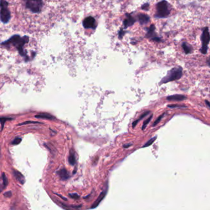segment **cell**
<instances>
[{"mask_svg":"<svg viewBox=\"0 0 210 210\" xmlns=\"http://www.w3.org/2000/svg\"><path fill=\"white\" fill-rule=\"evenodd\" d=\"M30 37L25 35L21 36L19 35H13L9 39L0 43V45L6 48L10 49L11 48H15L18 54L23 58L26 62H28L30 60V57L28 56L27 52L25 51L24 46L29 42Z\"/></svg>","mask_w":210,"mask_h":210,"instance_id":"obj_1","label":"cell"},{"mask_svg":"<svg viewBox=\"0 0 210 210\" xmlns=\"http://www.w3.org/2000/svg\"><path fill=\"white\" fill-rule=\"evenodd\" d=\"M182 68L181 66L174 67L168 72L167 75L162 78L159 84L161 85L171 82L176 81V80L179 79L182 77Z\"/></svg>","mask_w":210,"mask_h":210,"instance_id":"obj_2","label":"cell"},{"mask_svg":"<svg viewBox=\"0 0 210 210\" xmlns=\"http://www.w3.org/2000/svg\"><path fill=\"white\" fill-rule=\"evenodd\" d=\"M171 13V5L166 0H162L156 4V13L155 17L164 18L168 17Z\"/></svg>","mask_w":210,"mask_h":210,"instance_id":"obj_3","label":"cell"},{"mask_svg":"<svg viewBox=\"0 0 210 210\" xmlns=\"http://www.w3.org/2000/svg\"><path fill=\"white\" fill-rule=\"evenodd\" d=\"M9 3L6 0H0V22L8 23L11 19V13L8 8Z\"/></svg>","mask_w":210,"mask_h":210,"instance_id":"obj_4","label":"cell"},{"mask_svg":"<svg viewBox=\"0 0 210 210\" xmlns=\"http://www.w3.org/2000/svg\"><path fill=\"white\" fill-rule=\"evenodd\" d=\"M26 8L34 14H39L44 6L43 0H23Z\"/></svg>","mask_w":210,"mask_h":210,"instance_id":"obj_5","label":"cell"},{"mask_svg":"<svg viewBox=\"0 0 210 210\" xmlns=\"http://www.w3.org/2000/svg\"><path fill=\"white\" fill-rule=\"evenodd\" d=\"M201 48L200 49V52L203 54H206L208 49V45L210 40L209 28L208 27H205L203 30V33L201 36Z\"/></svg>","mask_w":210,"mask_h":210,"instance_id":"obj_6","label":"cell"},{"mask_svg":"<svg viewBox=\"0 0 210 210\" xmlns=\"http://www.w3.org/2000/svg\"><path fill=\"white\" fill-rule=\"evenodd\" d=\"M145 38L150 40L151 41H153L158 43L162 41L161 38L159 37L157 35V33L155 32V26L154 24H152L149 28H147Z\"/></svg>","mask_w":210,"mask_h":210,"instance_id":"obj_7","label":"cell"},{"mask_svg":"<svg viewBox=\"0 0 210 210\" xmlns=\"http://www.w3.org/2000/svg\"><path fill=\"white\" fill-rule=\"evenodd\" d=\"M83 26L85 29H92L94 30L97 26L95 18L92 16H88L83 21Z\"/></svg>","mask_w":210,"mask_h":210,"instance_id":"obj_8","label":"cell"},{"mask_svg":"<svg viewBox=\"0 0 210 210\" xmlns=\"http://www.w3.org/2000/svg\"><path fill=\"white\" fill-rule=\"evenodd\" d=\"M126 18H125L124 21H123V26H124V28H128L129 27L133 26V25L136 22V18L132 16L131 14L126 13Z\"/></svg>","mask_w":210,"mask_h":210,"instance_id":"obj_9","label":"cell"},{"mask_svg":"<svg viewBox=\"0 0 210 210\" xmlns=\"http://www.w3.org/2000/svg\"><path fill=\"white\" fill-rule=\"evenodd\" d=\"M137 19L140 26H144L150 22V17L145 14L139 13L137 16Z\"/></svg>","mask_w":210,"mask_h":210,"instance_id":"obj_10","label":"cell"},{"mask_svg":"<svg viewBox=\"0 0 210 210\" xmlns=\"http://www.w3.org/2000/svg\"><path fill=\"white\" fill-rule=\"evenodd\" d=\"M107 192V190H105L104 192H101L99 195V197L97 198V199L96 200V201L92 204V205L91 206V208H96V207H97L99 206V205L100 204V203L102 201V200L105 198V197H106V193Z\"/></svg>","mask_w":210,"mask_h":210,"instance_id":"obj_11","label":"cell"},{"mask_svg":"<svg viewBox=\"0 0 210 210\" xmlns=\"http://www.w3.org/2000/svg\"><path fill=\"white\" fill-rule=\"evenodd\" d=\"M13 175L14 177L16 179V180L20 182L21 184H24L25 182H26V179H25L24 176H23V175L21 173V172H18L17 170H14L13 171Z\"/></svg>","mask_w":210,"mask_h":210,"instance_id":"obj_12","label":"cell"},{"mask_svg":"<svg viewBox=\"0 0 210 210\" xmlns=\"http://www.w3.org/2000/svg\"><path fill=\"white\" fill-rule=\"evenodd\" d=\"M187 97L184 95L181 94H175V95H172L167 97V100L168 101H182L184 99H186Z\"/></svg>","mask_w":210,"mask_h":210,"instance_id":"obj_13","label":"cell"},{"mask_svg":"<svg viewBox=\"0 0 210 210\" xmlns=\"http://www.w3.org/2000/svg\"><path fill=\"white\" fill-rule=\"evenodd\" d=\"M57 173L59 175L61 179H62V180H67L70 177V175L69 174V172H68V171L64 168L59 170L57 172Z\"/></svg>","mask_w":210,"mask_h":210,"instance_id":"obj_14","label":"cell"},{"mask_svg":"<svg viewBox=\"0 0 210 210\" xmlns=\"http://www.w3.org/2000/svg\"><path fill=\"white\" fill-rule=\"evenodd\" d=\"M182 48L183 50H184V52L186 54H190L191 52H192V50H193V48H192V46H191L189 44H188V43H186V42L182 43Z\"/></svg>","mask_w":210,"mask_h":210,"instance_id":"obj_15","label":"cell"},{"mask_svg":"<svg viewBox=\"0 0 210 210\" xmlns=\"http://www.w3.org/2000/svg\"><path fill=\"white\" fill-rule=\"evenodd\" d=\"M36 118H43V119H48V120H54V116L52 115L48 114H41L35 115Z\"/></svg>","mask_w":210,"mask_h":210,"instance_id":"obj_16","label":"cell"},{"mask_svg":"<svg viewBox=\"0 0 210 210\" xmlns=\"http://www.w3.org/2000/svg\"><path fill=\"white\" fill-rule=\"evenodd\" d=\"M69 161V163L72 166L76 163V158L75 156V153H74V152L72 150H71L70 153Z\"/></svg>","mask_w":210,"mask_h":210,"instance_id":"obj_17","label":"cell"},{"mask_svg":"<svg viewBox=\"0 0 210 210\" xmlns=\"http://www.w3.org/2000/svg\"><path fill=\"white\" fill-rule=\"evenodd\" d=\"M150 113V111H147V112H144L143 115H140V118L138 120H136V121H134V122H133V128H134L136 126V125H138V122L140 120H142V119H143V118H144V117L145 116H147L148 115H149V114Z\"/></svg>","mask_w":210,"mask_h":210,"instance_id":"obj_18","label":"cell"},{"mask_svg":"<svg viewBox=\"0 0 210 210\" xmlns=\"http://www.w3.org/2000/svg\"><path fill=\"white\" fill-rule=\"evenodd\" d=\"M152 116H153V115H151L149 117V118H148L146 120H145V121H144V123H143V127H142V129H143V130H144L145 128H146V126H147L148 125V124H149V123H150V121L152 119Z\"/></svg>","mask_w":210,"mask_h":210,"instance_id":"obj_19","label":"cell"},{"mask_svg":"<svg viewBox=\"0 0 210 210\" xmlns=\"http://www.w3.org/2000/svg\"><path fill=\"white\" fill-rule=\"evenodd\" d=\"M156 139H157V137H153V138H152L150 139L149 141H147V143H145V144L144 145V146L143 147V148H145V147L150 146V145H152V144L154 143V141H155Z\"/></svg>","mask_w":210,"mask_h":210,"instance_id":"obj_20","label":"cell"},{"mask_svg":"<svg viewBox=\"0 0 210 210\" xmlns=\"http://www.w3.org/2000/svg\"><path fill=\"white\" fill-rule=\"evenodd\" d=\"M2 179H3V187L4 189L5 187H6L7 185L8 184V179L6 176L5 175L4 173H3V176H2Z\"/></svg>","mask_w":210,"mask_h":210,"instance_id":"obj_21","label":"cell"},{"mask_svg":"<svg viewBox=\"0 0 210 210\" xmlns=\"http://www.w3.org/2000/svg\"><path fill=\"white\" fill-rule=\"evenodd\" d=\"M126 33V32L125 30H123V28H120L119 32H118V38L120 40H122L123 38V36H125Z\"/></svg>","mask_w":210,"mask_h":210,"instance_id":"obj_22","label":"cell"},{"mask_svg":"<svg viewBox=\"0 0 210 210\" xmlns=\"http://www.w3.org/2000/svg\"><path fill=\"white\" fill-rule=\"evenodd\" d=\"M149 7H150V4L149 3H147L144 4L143 6H141V9L147 11H149Z\"/></svg>","mask_w":210,"mask_h":210,"instance_id":"obj_23","label":"cell"},{"mask_svg":"<svg viewBox=\"0 0 210 210\" xmlns=\"http://www.w3.org/2000/svg\"><path fill=\"white\" fill-rule=\"evenodd\" d=\"M165 115V114H162V115H160V116H159V117H158V118L155 120V122H154L153 123V126H155L157 125H158V123H159V122L160 121H161V120L163 118V116Z\"/></svg>","mask_w":210,"mask_h":210,"instance_id":"obj_24","label":"cell"},{"mask_svg":"<svg viewBox=\"0 0 210 210\" xmlns=\"http://www.w3.org/2000/svg\"><path fill=\"white\" fill-rule=\"evenodd\" d=\"M168 107L169 108H181V107H186V106H182V105H177V104L168 105Z\"/></svg>","mask_w":210,"mask_h":210,"instance_id":"obj_25","label":"cell"},{"mask_svg":"<svg viewBox=\"0 0 210 210\" xmlns=\"http://www.w3.org/2000/svg\"><path fill=\"white\" fill-rule=\"evenodd\" d=\"M12 120V118H0V123L1 124V126H2V129L4 127V123L6 122V121L7 120Z\"/></svg>","mask_w":210,"mask_h":210,"instance_id":"obj_26","label":"cell"},{"mask_svg":"<svg viewBox=\"0 0 210 210\" xmlns=\"http://www.w3.org/2000/svg\"><path fill=\"white\" fill-rule=\"evenodd\" d=\"M21 140H22V139H21V138H16V139H15L12 142V144H13V145H17V144L21 143Z\"/></svg>","mask_w":210,"mask_h":210,"instance_id":"obj_27","label":"cell"},{"mask_svg":"<svg viewBox=\"0 0 210 210\" xmlns=\"http://www.w3.org/2000/svg\"><path fill=\"white\" fill-rule=\"evenodd\" d=\"M69 196L74 199H78L79 198V196L77 194H70Z\"/></svg>","mask_w":210,"mask_h":210,"instance_id":"obj_28","label":"cell"},{"mask_svg":"<svg viewBox=\"0 0 210 210\" xmlns=\"http://www.w3.org/2000/svg\"><path fill=\"white\" fill-rule=\"evenodd\" d=\"M30 123H40V122H36V121H26L23 122L21 124H19L18 125H27V124H30Z\"/></svg>","mask_w":210,"mask_h":210,"instance_id":"obj_29","label":"cell"},{"mask_svg":"<svg viewBox=\"0 0 210 210\" xmlns=\"http://www.w3.org/2000/svg\"><path fill=\"white\" fill-rule=\"evenodd\" d=\"M12 195V193L11 192H8L4 194V196L6 197H10Z\"/></svg>","mask_w":210,"mask_h":210,"instance_id":"obj_30","label":"cell"},{"mask_svg":"<svg viewBox=\"0 0 210 210\" xmlns=\"http://www.w3.org/2000/svg\"><path fill=\"white\" fill-rule=\"evenodd\" d=\"M131 145H132V144H127V145H124V146H123V147H124V148H128V147H130Z\"/></svg>","mask_w":210,"mask_h":210,"instance_id":"obj_31","label":"cell"},{"mask_svg":"<svg viewBox=\"0 0 210 210\" xmlns=\"http://www.w3.org/2000/svg\"><path fill=\"white\" fill-rule=\"evenodd\" d=\"M205 102H206V103L207 105H208V107H210V105H209V103L208 101H205Z\"/></svg>","mask_w":210,"mask_h":210,"instance_id":"obj_32","label":"cell"}]
</instances>
